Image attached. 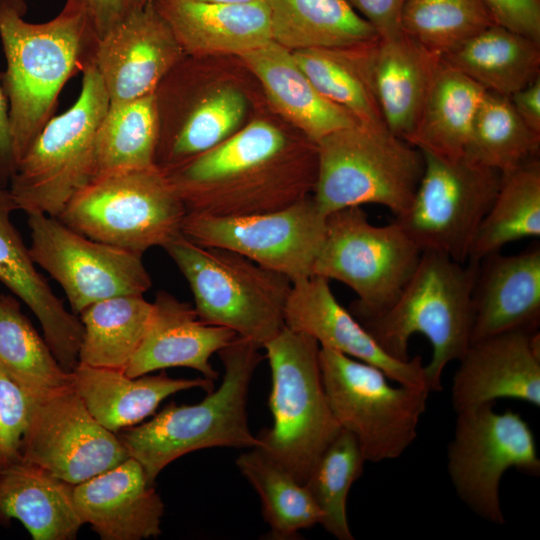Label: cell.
Returning a JSON list of instances; mask_svg holds the SVG:
<instances>
[{
    "label": "cell",
    "instance_id": "1",
    "mask_svg": "<svg viewBox=\"0 0 540 540\" xmlns=\"http://www.w3.org/2000/svg\"><path fill=\"white\" fill-rule=\"evenodd\" d=\"M24 0H0V38L6 71L0 83L9 104L13 150L18 161L54 116L66 82L93 63L99 36L79 0L44 23L24 19Z\"/></svg>",
    "mask_w": 540,
    "mask_h": 540
},
{
    "label": "cell",
    "instance_id": "2",
    "mask_svg": "<svg viewBox=\"0 0 540 540\" xmlns=\"http://www.w3.org/2000/svg\"><path fill=\"white\" fill-rule=\"evenodd\" d=\"M479 261L460 263L445 254L422 252L397 299L385 310L358 318L391 357L409 360V340L422 334L432 355L424 365L430 392L442 390L447 364L459 360L471 343L473 288Z\"/></svg>",
    "mask_w": 540,
    "mask_h": 540
},
{
    "label": "cell",
    "instance_id": "3",
    "mask_svg": "<svg viewBox=\"0 0 540 540\" xmlns=\"http://www.w3.org/2000/svg\"><path fill=\"white\" fill-rule=\"evenodd\" d=\"M260 349L236 336L217 352L224 367L218 389L197 404L171 402L149 421L117 433L128 456L141 464L151 482L172 461L193 451L260 446L249 429L246 412L249 385L264 358Z\"/></svg>",
    "mask_w": 540,
    "mask_h": 540
},
{
    "label": "cell",
    "instance_id": "4",
    "mask_svg": "<svg viewBox=\"0 0 540 540\" xmlns=\"http://www.w3.org/2000/svg\"><path fill=\"white\" fill-rule=\"evenodd\" d=\"M183 274L203 322L233 330L261 348L284 327L292 282L247 257L198 245L181 233L164 247Z\"/></svg>",
    "mask_w": 540,
    "mask_h": 540
},
{
    "label": "cell",
    "instance_id": "5",
    "mask_svg": "<svg viewBox=\"0 0 540 540\" xmlns=\"http://www.w3.org/2000/svg\"><path fill=\"white\" fill-rule=\"evenodd\" d=\"M263 348L272 374L269 407L274 421L256 436L259 448L304 485L341 430L323 387L320 345L285 326Z\"/></svg>",
    "mask_w": 540,
    "mask_h": 540
},
{
    "label": "cell",
    "instance_id": "6",
    "mask_svg": "<svg viewBox=\"0 0 540 540\" xmlns=\"http://www.w3.org/2000/svg\"><path fill=\"white\" fill-rule=\"evenodd\" d=\"M317 151L312 196L325 215L372 203L396 217L412 202L425 167L420 149L388 128L360 123L323 137Z\"/></svg>",
    "mask_w": 540,
    "mask_h": 540
},
{
    "label": "cell",
    "instance_id": "7",
    "mask_svg": "<svg viewBox=\"0 0 540 540\" xmlns=\"http://www.w3.org/2000/svg\"><path fill=\"white\" fill-rule=\"evenodd\" d=\"M75 103L53 116L18 161L10 192L18 210L57 217L95 173L99 124L110 101L95 63L82 71Z\"/></svg>",
    "mask_w": 540,
    "mask_h": 540
},
{
    "label": "cell",
    "instance_id": "8",
    "mask_svg": "<svg viewBox=\"0 0 540 540\" xmlns=\"http://www.w3.org/2000/svg\"><path fill=\"white\" fill-rule=\"evenodd\" d=\"M186 208L157 166L93 177L57 218L80 234L143 254L181 233Z\"/></svg>",
    "mask_w": 540,
    "mask_h": 540
},
{
    "label": "cell",
    "instance_id": "9",
    "mask_svg": "<svg viewBox=\"0 0 540 540\" xmlns=\"http://www.w3.org/2000/svg\"><path fill=\"white\" fill-rule=\"evenodd\" d=\"M318 357L330 409L366 461L399 458L417 436L430 391L391 385L378 367L326 347L320 346Z\"/></svg>",
    "mask_w": 540,
    "mask_h": 540
},
{
    "label": "cell",
    "instance_id": "10",
    "mask_svg": "<svg viewBox=\"0 0 540 540\" xmlns=\"http://www.w3.org/2000/svg\"><path fill=\"white\" fill-rule=\"evenodd\" d=\"M421 254L394 221L374 225L361 206H351L326 216L312 275L351 288L357 299L348 310L358 319L385 310L397 299Z\"/></svg>",
    "mask_w": 540,
    "mask_h": 540
},
{
    "label": "cell",
    "instance_id": "11",
    "mask_svg": "<svg viewBox=\"0 0 540 540\" xmlns=\"http://www.w3.org/2000/svg\"><path fill=\"white\" fill-rule=\"evenodd\" d=\"M510 468L540 474L535 437L521 414L496 412L493 403L457 412L447 470L464 505L487 522L504 524L499 488Z\"/></svg>",
    "mask_w": 540,
    "mask_h": 540
},
{
    "label": "cell",
    "instance_id": "12",
    "mask_svg": "<svg viewBox=\"0 0 540 540\" xmlns=\"http://www.w3.org/2000/svg\"><path fill=\"white\" fill-rule=\"evenodd\" d=\"M422 153L425 167L416 193L393 221L422 252H438L466 263L502 174L464 157Z\"/></svg>",
    "mask_w": 540,
    "mask_h": 540
},
{
    "label": "cell",
    "instance_id": "13",
    "mask_svg": "<svg viewBox=\"0 0 540 540\" xmlns=\"http://www.w3.org/2000/svg\"><path fill=\"white\" fill-rule=\"evenodd\" d=\"M326 216L310 195L263 214L242 217L186 214L181 234L201 246L237 252L293 283L313 273L324 240Z\"/></svg>",
    "mask_w": 540,
    "mask_h": 540
},
{
    "label": "cell",
    "instance_id": "14",
    "mask_svg": "<svg viewBox=\"0 0 540 540\" xmlns=\"http://www.w3.org/2000/svg\"><path fill=\"white\" fill-rule=\"evenodd\" d=\"M30 255L63 288L72 312L120 295H143L152 286L142 255L92 240L57 217L28 213Z\"/></svg>",
    "mask_w": 540,
    "mask_h": 540
},
{
    "label": "cell",
    "instance_id": "15",
    "mask_svg": "<svg viewBox=\"0 0 540 540\" xmlns=\"http://www.w3.org/2000/svg\"><path fill=\"white\" fill-rule=\"evenodd\" d=\"M21 455L71 485L129 457L118 435L92 416L73 386L34 399Z\"/></svg>",
    "mask_w": 540,
    "mask_h": 540
},
{
    "label": "cell",
    "instance_id": "16",
    "mask_svg": "<svg viewBox=\"0 0 540 540\" xmlns=\"http://www.w3.org/2000/svg\"><path fill=\"white\" fill-rule=\"evenodd\" d=\"M183 55L151 2L130 10L99 38L94 63L110 103H120L154 93Z\"/></svg>",
    "mask_w": 540,
    "mask_h": 540
},
{
    "label": "cell",
    "instance_id": "17",
    "mask_svg": "<svg viewBox=\"0 0 540 540\" xmlns=\"http://www.w3.org/2000/svg\"><path fill=\"white\" fill-rule=\"evenodd\" d=\"M284 321L287 328L311 336L321 347L378 367L398 384L429 390L421 356L401 361L388 355L338 302L323 277L311 275L292 283Z\"/></svg>",
    "mask_w": 540,
    "mask_h": 540
},
{
    "label": "cell",
    "instance_id": "18",
    "mask_svg": "<svg viewBox=\"0 0 540 540\" xmlns=\"http://www.w3.org/2000/svg\"><path fill=\"white\" fill-rule=\"evenodd\" d=\"M451 402L457 412L510 398L540 407V335L514 330L471 343L458 360Z\"/></svg>",
    "mask_w": 540,
    "mask_h": 540
},
{
    "label": "cell",
    "instance_id": "19",
    "mask_svg": "<svg viewBox=\"0 0 540 540\" xmlns=\"http://www.w3.org/2000/svg\"><path fill=\"white\" fill-rule=\"evenodd\" d=\"M73 499L83 524L102 540H141L161 534L164 503L139 462L117 466L74 485Z\"/></svg>",
    "mask_w": 540,
    "mask_h": 540
},
{
    "label": "cell",
    "instance_id": "20",
    "mask_svg": "<svg viewBox=\"0 0 540 540\" xmlns=\"http://www.w3.org/2000/svg\"><path fill=\"white\" fill-rule=\"evenodd\" d=\"M471 343L514 330L536 331L540 320V247L479 261L473 288ZM470 343V344H471Z\"/></svg>",
    "mask_w": 540,
    "mask_h": 540
},
{
    "label": "cell",
    "instance_id": "21",
    "mask_svg": "<svg viewBox=\"0 0 540 540\" xmlns=\"http://www.w3.org/2000/svg\"><path fill=\"white\" fill-rule=\"evenodd\" d=\"M145 336L124 372L138 377L172 367L192 368L215 381L218 372L210 357L230 344L236 333L210 325L198 317L195 308L165 290L155 296Z\"/></svg>",
    "mask_w": 540,
    "mask_h": 540
},
{
    "label": "cell",
    "instance_id": "22",
    "mask_svg": "<svg viewBox=\"0 0 540 540\" xmlns=\"http://www.w3.org/2000/svg\"><path fill=\"white\" fill-rule=\"evenodd\" d=\"M15 210L18 207L10 190L0 187V281L33 312L53 355L64 370L72 372L79 363L82 323L37 271L11 221Z\"/></svg>",
    "mask_w": 540,
    "mask_h": 540
},
{
    "label": "cell",
    "instance_id": "23",
    "mask_svg": "<svg viewBox=\"0 0 540 540\" xmlns=\"http://www.w3.org/2000/svg\"><path fill=\"white\" fill-rule=\"evenodd\" d=\"M184 53L241 55L272 40L263 0L217 4L194 0H153Z\"/></svg>",
    "mask_w": 540,
    "mask_h": 540
},
{
    "label": "cell",
    "instance_id": "24",
    "mask_svg": "<svg viewBox=\"0 0 540 540\" xmlns=\"http://www.w3.org/2000/svg\"><path fill=\"white\" fill-rule=\"evenodd\" d=\"M72 386L92 416L106 429L118 433L138 425L155 413L160 403L177 392L213 390V380L175 379L164 372L130 377L122 370L78 364L71 372Z\"/></svg>",
    "mask_w": 540,
    "mask_h": 540
},
{
    "label": "cell",
    "instance_id": "25",
    "mask_svg": "<svg viewBox=\"0 0 540 540\" xmlns=\"http://www.w3.org/2000/svg\"><path fill=\"white\" fill-rule=\"evenodd\" d=\"M257 76L271 103L311 141L359 123L355 117L325 98L296 63L291 50L271 40L241 54Z\"/></svg>",
    "mask_w": 540,
    "mask_h": 540
},
{
    "label": "cell",
    "instance_id": "26",
    "mask_svg": "<svg viewBox=\"0 0 540 540\" xmlns=\"http://www.w3.org/2000/svg\"><path fill=\"white\" fill-rule=\"evenodd\" d=\"M441 55L403 32L372 45V78L386 127L406 138L412 132Z\"/></svg>",
    "mask_w": 540,
    "mask_h": 540
},
{
    "label": "cell",
    "instance_id": "27",
    "mask_svg": "<svg viewBox=\"0 0 540 540\" xmlns=\"http://www.w3.org/2000/svg\"><path fill=\"white\" fill-rule=\"evenodd\" d=\"M73 487L21 460L0 471V523L20 521L34 540H71L83 525Z\"/></svg>",
    "mask_w": 540,
    "mask_h": 540
},
{
    "label": "cell",
    "instance_id": "28",
    "mask_svg": "<svg viewBox=\"0 0 540 540\" xmlns=\"http://www.w3.org/2000/svg\"><path fill=\"white\" fill-rule=\"evenodd\" d=\"M302 149L293 152L282 130L259 120L236 131L207 152L162 171L185 206L245 169L274 163Z\"/></svg>",
    "mask_w": 540,
    "mask_h": 540
},
{
    "label": "cell",
    "instance_id": "29",
    "mask_svg": "<svg viewBox=\"0 0 540 540\" xmlns=\"http://www.w3.org/2000/svg\"><path fill=\"white\" fill-rule=\"evenodd\" d=\"M485 93L483 87L441 57L406 141L444 158L464 157Z\"/></svg>",
    "mask_w": 540,
    "mask_h": 540
},
{
    "label": "cell",
    "instance_id": "30",
    "mask_svg": "<svg viewBox=\"0 0 540 540\" xmlns=\"http://www.w3.org/2000/svg\"><path fill=\"white\" fill-rule=\"evenodd\" d=\"M272 40L295 51L353 47L379 37L347 0H263Z\"/></svg>",
    "mask_w": 540,
    "mask_h": 540
},
{
    "label": "cell",
    "instance_id": "31",
    "mask_svg": "<svg viewBox=\"0 0 540 540\" xmlns=\"http://www.w3.org/2000/svg\"><path fill=\"white\" fill-rule=\"evenodd\" d=\"M442 58L486 91L507 97L540 77V42L498 24Z\"/></svg>",
    "mask_w": 540,
    "mask_h": 540
},
{
    "label": "cell",
    "instance_id": "32",
    "mask_svg": "<svg viewBox=\"0 0 540 540\" xmlns=\"http://www.w3.org/2000/svg\"><path fill=\"white\" fill-rule=\"evenodd\" d=\"M374 41L353 47L304 49L292 53L299 68L325 98L350 112L360 124L387 128L373 85Z\"/></svg>",
    "mask_w": 540,
    "mask_h": 540
},
{
    "label": "cell",
    "instance_id": "33",
    "mask_svg": "<svg viewBox=\"0 0 540 540\" xmlns=\"http://www.w3.org/2000/svg\"><path fill=\"white\" fill-rule=\"evenodd\" d=\"M152 310L143 295L115 296L85 308L79 314V363L124 371L145 336Z\"/></svg>",
    "mask_w": 540,
    "mask_h": 540
},
{
    "label": "cell",
    "instance_id": "34",
    "mask_svg": "<svg viewBox=\"0 0 540 540\" xmlns=\"http://www.w3.org/2000/svg\"><path fill=\"white\" fill-rule=\"evenodd\" d=\"M245 112L246 99L235 88L200 97L173 126L159 130L155 165L165 170L216 147L237 131Z\"/></svg>",
    "mask_w": 540,
    "mask_h": 540
},
{
    "label": "cell",
    "instance_id": "35",
    "mask_svg": "<svg viewBox=\"0 0 540 540\" xmlns=\"http://www.w3.org/2000/svg\"><path fill=\"white\" fill-rule=\"evenodd\" d=\"M159 128L155 93L110 103L96 132L94 177L156 166Z\"/></svg>",
    "mask_w": 540,
    "mask_h": 540
},
{
    "label": "cell",
    "instance_id": "36",
    "mask_svg": "<svg viewBox=\"0 0 540 540\" xmlns=\"http://www.w3.org/2000/svg\"><path fill=\"white\" fill-rule=\"evenodd\" d=\"M0 369L36 399L72 386L64 370L11 295L0 294Z\"/></svg>",
    "mask_w": 540,
    "mask_h": 540
},
{
    "label": "cell",
    "instance_id": "37",
    "mask_svg": "<svg viewBox=\"0 0 540 540\" xmlns=\"http://www.w3.org/2000/svg\"><path fill=\"white\" fill-rule=\"evenodd\" d=\"M540 237V160L502 174L497 195L471 246L468 260L480 261L508 243Z\"/></svg>",
    "mask_w": 540,
    "mask_h": 540
},
{
    "label": "cell",
    "instance_id": "38",
    "mask_svg": "<svg viewBox=\"0 0 540 540\" xmlns=\"http://www.w3.org/2000/svg\"><path fill=\"white\" fill-rule=\"evenodd\" d=\"M236 465L259 495L271 538L295 539L300 530L321 523L322 512L305 485L263 449L250 448Z\"/></svg>",
    "mask_w": 540,
    "mask_h": 540
},
{
    "label": "cell",
    "instance_id": "39",
    "mask_svg": "<svg viewBox=\"0 0 540 540\" xmlns=\"http://www.w3.org/2000/svg\"><path fill=\"white\" fill-rule=\"evenodd\" d=\"M539 151L540 133L525 124L509 97L486 91L473 122L464 158L507 174L539 159Z\"/></svg>",
    "mask_w": 540,
    "mask_h": 540
},
{
    "label": "cell",
    "instance_id": "40",
    "mask_svg": "<svg viewBox=\"0 0 540 540\" xmlns=\"http://www.w3.org/2000/svg\"><path fill=\"white\" fill-rule=\"evenodd\" d=\"M496 24L482 0H407L401 30L441 56Z\"/></svg>",
    "mask_w": 540,
    "mask_h": 540
},
{
    "label": "cell",
    "instance_id": "41",
    "mask_svg": "<svg viewBox=\"0 0 540 540\" xmlns=\"http://www.w3.org/2000/svg\"><path fill=\"white\" fill-rule=\"evenodd\" d=\"M366 459L355 437L341 429L322 453L305 487L322 512L321 525L338 540H353L348 518L347 497L361 476Z\"/></svg>",
    "mask_w": 540,
    "mask_h": 540
},
{
    "label": "cell",
    "instance_id": "42",
    "mask_svg": "<svg viewBox=\"0 0 540 540\" xmlns=\"http://www.w3.org/2000/svg\"><path fill=\"white\" fill-rule=\"evenodd\" d=\"M34 398L0 369V471L22 460Z\"/></svg>",
    "mask_w": 540,
    "mask_h": 540
},
{
    "label": "cell",
    "instance_id": "43",
    "mask_svg": "<svg viewBox=\"0 0 540 540\" xmlns=\"http://www.w3.org/2000/svg\"><path fill=\"white\" fill-rule=\"evenodd\" d=\"M496 24L540 42V0H482Z\"/></svg>",
    "mask_w": 540,
    "mask_h": 540
},
{
    "label": "cell",
    "instance_id": "44",
    "mask_svg": "<svg viewBox=\"0 0 540 540\" xmlns=\"http://www.w3.org/2000/svg\"><path fill=\"white\" fill-rule=\"evenodd\" d=\"M377 31L379 37L402 32L401 15L407 0H347Z\"/></svg>",
    "mask_w": 540,
    "mask_h": 540
},
{
    "label": "cell",
    "instance_id": "45",
    "mask_svg": "<svg viewBox=\"0 0 540 540\" xmlns=\"http://www.w3.org/2000/svg\"><path fill=\"white\" fill-rule=\"evenodd\" d=\"M85 6L92 24L102 37L131 10L127 0H79Z\"/></svg>",
    "mask_w": 540,
    "mask_h": 540
},
{
    "label": "cell",
    "instance_id": "46",
    "mask_svg": "<svg viewBox=\"0 0 540 540\" xmlns=\"http://www.w3.org/2000/svg\"><path fill=\"white\" fill-rule=\"evenodd\" d=\"M16 170L13 150L9 104L0 83V187L7 188Z\"/></svg>",
    "mask_w": 540,
    "mask_h": 540
},
{
    "label": "cell",
    "instance_id": "47",
    "mask_svg": "<svg viewBox=\"0 0 540 540\" xmlns=\"http://www.w3.org/2000/svg\"><path fill=\"white\" fill-rule=\"evenodd\" d=\"M509 99L525 124L540 133V77L510 95Z\"/></svg>",
    "mask_w": 540,
    "mask_h": 540
},
{
    "label": "cell",
    "instance_id": "48",
    "mask_svg": "<svg viewBox=\"0 0 540 540\" xmlns=\"http://www.w3.org/2000/svg\"><path fill=\"white\" fill-rule=\"evenodd\" d=\"M199 2H206V3H217V4H243V3H251L258 0H194Z\"/></svg>",
    "mask_w": 540,
    "mask_h": 540
},
{
    "label": "cell",
    "instance_id": "49",
    "mask_svg": "<svg viewBox=\"0 0 540 540\" xmlns=\"http://www.w3.org/2000/svg\"><path fill=\"white\" fill-rule=\"evenodd\" d=\"M151 2H153V0H127V3L131 10L142 8Z\"/></svg>",
    "mask_w": 540,
    "mask_h": 540
}]
</instances>
